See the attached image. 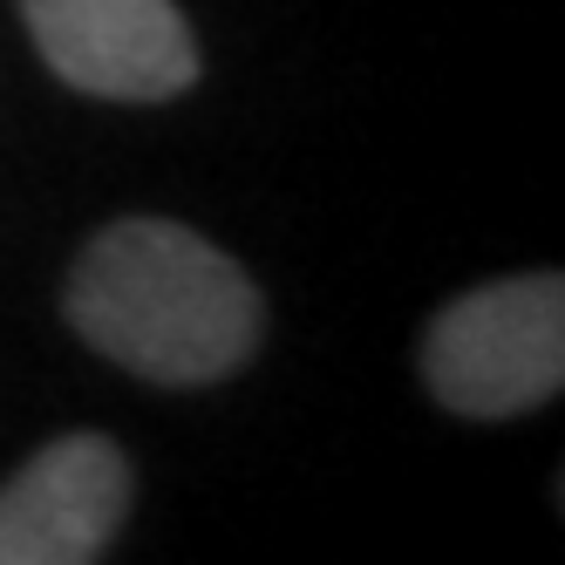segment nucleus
I'll return each mask as SVG.
<instances>
[{
	"instance_id": "20e7f679",
	"label": "nucleus",
	"mask_w": 565,
	"mask_h": 565,
	"mask_svg": "<svg viewBox=\"0 0 565 565\" xmlns=\"http://www.w3.org/2000/svg\"><path fill=\"white\" fill-rule=\"evenodd\" d=\"M137 470L103 429L42 443L0 483V565H96L130 518Z\"/></svg>"
},
{
	"instance_id": "f257e3e1",
	"label": "nucleus",
	"mask_w": 565,
	"mask_h": 565,
	"mask_svg": "<svg viewBox=\"0 0 565 565\" xmlns=\"http://www.w3.org/2000/svg\"><path fill=\"white\" fill-rule=\"evenodd\" d=\"M62 313L103 361L157 388L238 375L266 341V300L225 246L178 218H116L68 266Z\"/></svg>"
},
{
	"instance_id": "f03ea898",
	"label": "nucleus",
	"mask_w": 565,
	"mask_h": 565,
	"mask_svg": "<svg viewBox=\"0 0 565 565\" xmlns=\"http://www.w3.org/2000/svg\"><path fill=\"white\" fill-rule=\"evenodd\" d=\"M423 382L450 416L511 423L565 388V279L511 273L470 287L423 328Z\"/></svg>"
},
{
	"instance_id": "7ed1b4c3",
	"label": "nucleus",
	"mask_w": 565,
	"mask_h": 565,
	"mask_svg": "<svg viewBox=\"0 0 565 565\" xmlns=\"http://www.w3.org/2000/svg\"><path fill=\"white\" fill-rule=\"evenodd\" d=\"M42 62L103 103H171L198 83V34L178 0H21Z\"/></svg>"
}]
</instances>
